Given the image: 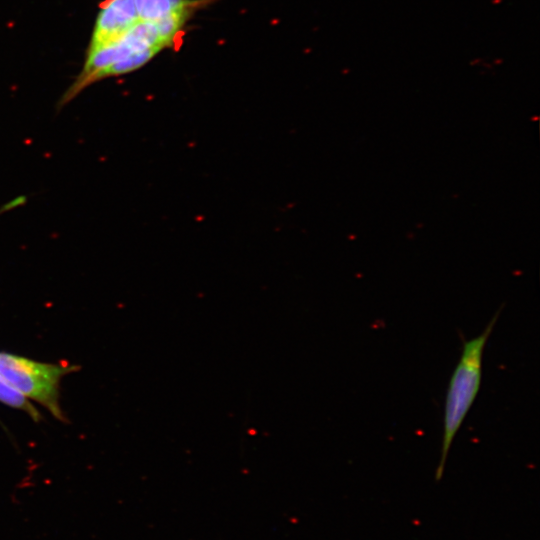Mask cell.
<instances>
[{"mask_svg": "<svg viewBox=\"0 0 540 540\" xmlns=\"http://www.w3.org/2000/svg\"><path fill=\"white\" fill-rule=\"evenodd\" d=\"M498 315L499 312L495 314L481 334L464 343L461 357L450 378L444 407L441 455L435 476L437 481L443 475L455 435L478 394L482 377L484 348Z\"/></svg>", "mask_w": 540, "mask_h": 540, "instance_id": "1", "label": "cell"}, {"mask_svg": "<svg viewBox=\"0 0 540 540\" xmlns=\"http://www.w3.org/2000/svg\"><path fill=\"white\" fill-rule=\"evenodd\" d=\"M71 370L0 352V374L21 394L41 403L57 417H61L60 379Z\"/></svg>", "mask_w": 540, "mask_h": 540, "instance_id": "2", "label": "cell"}, {"mask_svg": "<svg viewBox=\"0 0 540 540\" xmlns=\"http://www.w3.org/2000/svg\"><path fill=\"white\" fill-rule=\"evenodd\" d=\"M139 20L136 0H108L98 14L88 50L118 39Z\"/></svg>", "mask_w": 540, "mask_h": 540, "instance_id": "3", "label": "cell"}, {"mask_svg": "<svg viewBox=\"0 0 540 540\" xmlns=\"http://www.w3.org/2000/svg\"><path fill=\"white\" fill-rule=\"evenodd\" d=\"M160 51L161 50L157 48H150L130 55L129 57L109 66L102 71L98 76V81L107 77L119 76L133 72L148 63Z\"/></svg>", "mask_w": 540, "mask_h": 540, "instance_id": "4", "label": "cell"}, {"mask_svg": "<svg viewBox=\"0 0 540 540\" xmlns=\"http://www.w3.org/2000/svg\"><path fill=\"white\" fill-rule=\"evenodd\" d=\"M189 14L190 10L175 11L155 22L158 33L167 46L174 41Z\"/></svg>", "mask_w": 540, "mask_h": 540, "instance_id": "5", "label": "cell"}, {"mask_svg": "<svg viewBox=\"0 0 540 540\" xmlns=\"http://www.w3.org/2000/svg\"><path fill=\"white\" fill-rule=\"evenodd\" d=\"M0 401L9 406L25 410L35 419L39 416L37 410L27 401V398L15 389L1 374Z\"/></svg>", "mask_w": 540, "mask_h": 540, "instance_id": "6", "label": "cell"}, {"mask_svg": "<svg viewBox=\"0 0 540 540\" xmlns=\"http://www.w3.org/2000/svg\"><path fill=\"white\" fill-rule=\"evenodd\" d=\"M175 11L191 10L196 7L197 2L192 0H169Z\"/></svg>", "mask_w": 540, "mask_h": 540, "instance_id": "7", "label": "cell"}]
</instances>
